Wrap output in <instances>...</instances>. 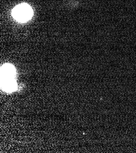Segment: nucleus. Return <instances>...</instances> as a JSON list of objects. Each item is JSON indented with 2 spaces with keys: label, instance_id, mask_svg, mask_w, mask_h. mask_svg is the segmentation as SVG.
<instances>
[{
  "label": "nucleus",
  "instance_id": "obj_1",
  "mask_svg": "<svg viewBox=\"0 0 136 153\" xmlns=\"http://www.w3.org/2000/svg\"><path fill=\"white\" fill-rule=\"evenodd\" d=\"M1 88L6 91H12L16 87L15 81L16 70L13 66L10 64H5L2 66L1 70Z\"/></svg>",
  "mask_w": 136,
  "mask_h": 153
},
{
  "label": "nucleus",
  "instance_id": "obj_2",
  "mask_svg": "<svg viewBox=\"0 0 136 153\" xmlns=\"http://www.w3.org/2000/svg\"><path fill=\"white\" fill-rule=\"evenodd\" d=\"M33 15L32 7L29 4L22 3L14 7L12 10V16L17 21L25 23L31 19Z\"/></svg>",
  "mask_w": 136,
  "mask_h": 153
}]
</instances>
